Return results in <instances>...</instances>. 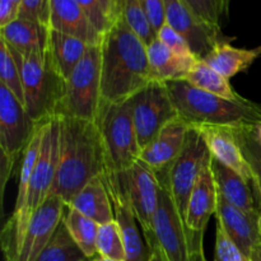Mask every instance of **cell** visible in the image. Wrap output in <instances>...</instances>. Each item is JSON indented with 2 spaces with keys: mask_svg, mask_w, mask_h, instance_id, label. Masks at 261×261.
<instances>
[{
  "mask_svg": "<svg viewBox=\"0 0 261 261\" xmlns=\"http://www.w3.org/2000/svg\"><path fill=\"white\" fill-rule=\"evenodd\" d=\"M157 38L168 48V50H171L173 54H176V55L182 56V58H196V56L194 55L193 50H191L188 41H186L177 31H175L172 27H170L167 23L158 31Z\"/></svg>",
  "mask_w": 261,
  "mask_h": 261,
  "instance_id": "obj_34",
  "label": "cell"
},
{
  "mask_svg": "<svg viewBox=\"0 0 261 261\" xmlns=\"http://www.w3.org/2000/svg\"><path fill=\"white\" fill-rule=\"evenodd\" d=\"M184 2L199 19L211 27L221 30L222 18L219 15L217 0H184Z\"/></svg>",
  "mask_w": 261,
  "mask_h": 261,
  "instance_id": "obj_35",
  "label": "cell"
},
{
  "mask_svg": "<svg viewBox=\"0 0 261 261\" xmlns=\"http://www.w3.org/2000/svg\"><path fill=\"white\" fill-rule=\"evenodd\" d=\"M214 216L217 217V222L224 227L228 236L241 250L242 254L250 259L255 247L261 244V233L257 222L259 219L252 218L245 212L227 203L222 196H219V194L217 212Z\"/></svg>",
  "mask_w": 261,
  "mask_h": 261,
  "instance_id": "obj_20",
  "label": "cell"
},
{
  "mask_svg": "<svg viewBox=\"0 0 261 261\" xmlns=\"http://www.w3.org/2000/svg\"><path fill=\"white\" fill-rule=\"evenodd\" d=\"M60 147V119L51 117L45 122L40 154L28 185L27 199L20 213L10 217L2 232V246L5 261H15L28 223L33 214L50 196L55 181Z\"/></svg>",
  "mask_w": 261,
  "mask_h": 261,
  "instance_id": "obj_3",
  "label": "cell"
},
{
  "mask_svg": "<svg viewBox=\"0 0 261 261\" xmlns=\"http://www.w3.org/2000/svg\"><path fill=\"white\" fill-rule=\"evenodd\" d=\"M152 82L185 81L198 58H182L168 50L158 38L147 46Z\"/></svg>",
  "mask_w": 261,
  "mask_h": 261,
  "instance_id": "obj_22",
  "label": "cell"
},
{
  "mask_svg": "<svg viewBox=\"0 0 261 261\" xmlns=\"http://www.w3.org/2000/svg\"><path fill=\"white\" fill-rule=\"evenodd\" d=\"M12 2L14 3L15 5H18V7L20 8V5H22V2H23V0H12Z\"/></svg>",
  "mask_w": 261,
  "mask_h": 261,
  "instance_id": "obj_48",
  "label": "cell"
},
{
  "mask_svg": "<svg viewBox=\"0 0 261 261\" xmlns=\"http://www.w3.org/2000/svg\"><path fill=\"white\" fill-rule=\"evenodd\" d=\"M102 178H103V182L106 184L110 198H111L115 221L117 222L120 229H121L125 256H126L125 261H149L150 250L145 242V239L140 234L139 227H138L139 223L133 213L129 198L122 186L120 176L105 171L102 173Z\"/></svg>",
  "mask_w": 261,
  "mask_h": 261,
  "instance_id": "obj_13",
  "label": "cell"
},
{
  "mask_svg": "<svg viewBox=\"0 0 261 261\" xmlns=\"http://www.w3.org/2000/svg\"><path fill=\"white\" fill-rule=\"evenodd\" d=\"M178 115L190 125L239 129L261 122V105L250 99L229 101L195 88L188 81L166 83Z\"/></svg>",
  "mask_w": 261,
  "mask_h": 261,
  "instance_id": "obj_4",
  "label": "cell"
},
{
  "mask_svg": "<svg viewBox=\"0 0 261 261\" xmlns=\"http://www.w3.org/2000/svg\"><path fill=\"white\" fill-rule=\"evenodd\" d=\"M250 260H251V261H261V244L257 245V246L255 247V250L252 251Z\"/></svg>",
  "mask_w": 261,
  "mask_h": 261,
  "instance_id": "obj_45",
  "label": "cell"
},
{
  "mask_svg": "<svg viewBox=\"0 0 261 261\" xmlns=\"http://www.w3.org/2000/svg\"><path fill=\"white\" fill-rule=\"evenodd\" d=\"M83 216L93 219L98 224L109 223L115 221L114 206L106 184L103 182L102 175L89 181L69 204Z\"/></svg>",
  "mask_w": 261,
  "mask_h": 261,
  "instance_id": "obj_24",
  "label": "cell"
},
{
  "mask_svg": "<svg viewBox=\"0 0 261 261\" xmlns=\"http://www.w3.org/2000/svg\"><path fill=\"white\" fill-rule=\"evenodd\" d=\"M251 133H252V137L255 138V140H256L257 144L261 147V122H259V124L251 127Z\"/></svg>",
  "mask_w": 261,
  "mask_h": 261,
  "instance_id": "obj_43",
  "label": "cell"
},
{
  "mask_svg": "<svg viewBox=\"0 0 261 261\" xmlns=\"http://www.w3.org/2000/svg\"><path fill=\"white\" fill-rule=\"evenodd\" d=\"M102 10L110 23H114L119 18L122 17V3L124 0H99Z\"/></svg>",
  "mask_w": 261,
  "mask_h": 261,
  "instance_id": "obj_40",
  "label": "cell"
},
{
  "mask_svg": "<svg viewBox=\"0 0 261 261\" xmlns=\"http://www.w3.org/2000/svg\"><path fill=\"white\" fill-rule=\"evenodd\" d=\"M59 119V163L50 195L63 199L68 206L89 181L106 171V154L96 121L65 116Z\"/></svg>",
  "mask_w": 261,
  "mask_h": 261,
  "instance_id": "obj_2",
  "label": "cell"
},
{
  "mask_svg": "<svg viewBox=\"0 0 261 261\" xmlns=\"http://www.w3.org/2000/svg\"><path fill=\"white\" fill-rule=\"evenodd\" d=\"M88 261H115V260L105 259V257H102V256H98V255H97V256H94V257H93V259H89Z\"/></svg>",
  "mask_w": 261,
  "mask_h": 261,
  "instance_id": "obj_46",
  "label": "cell"
},
{
  "mask_svg": "<svg viewBox=\"0 0 261 261\" xmlns=\"http://www.w3.org/2000/svg\"><path fill=\"white\" fill-rule=\"evenodd\" d=\"M204 234L195 233L193 234V249H191V261H208L204 254Z\"/></svg>",
  "mask_w": 261,
  "mask_h": 261,
  "instance_id": "obj_41",
  "label": "cell"
},
{
  "mask_svg": "<svg viewBox=\"0 0 261 261\" xmlns=\"http://www.w3.org/2000/svg\"><path fill=\"white\" fill-rule=\"evenodd\" d=\"M0 84L7 87L14 94L15 98L24 105V91L19 65L3 40L0 45Z\"/></svg>",
  "mask_w": 261,
  "mask_h": 261,
  "instance_id": "obj_31",
  "label": "cell"
},
{
  "mask_svg": "<svg viewBox=\"0 0 261 261\" xmlns=\"http://www.w3.org/2000/svg\"><path fill=\"white\" fill-rule=\"evenodd\" d=\"M252 126L239 127L234 129L237 140L242 148L245 157L247 162L250 163L252 168V172L255 176V193H256L257 200H260L261 196V147L256 143L255 138L251 133Z\"/></svg>",
  "mask_w": 261,
  "mask_h": 261,
  "instance_id": "obj_33",
  "label": "cell"
},
{
  "mask_svg": "<svg viewBox=\"0 0 261 261\" xmlns=\"http://www.w3.org/2000/svg\"><path fill=\"white\" fill-rule=\"evenodd\" d=\"M122 17L147 46L157 38V33L152 28L145 14L143 0H124Z\"/></svg>",
  "mask_w": 261,
  "mask_h": 261,
  "instance_id": "obj_32",
  "label": "cell"
},
{
  "mask_svg": "<svg viewBox=\"0 0 261 261\" xmlns=\"http://www.w3.org/2000/svg\"><path fill=\"white\" fill-rule=\"evenodd\" d=\"M89 43L74 36L50 30L47 54L59 75L68 81L79 61L86 55Z\"/></svg>",
  "mask_w": 261,
  "mask_h": 261,
  "instance_id": "obj_26",
  "label": "cell"
},
{
  "mask_svg": "<svg viewBox=\"0 0 261 261\" xmlns=\"http://www.w3.org/2000/svg\"><path fill=\"white\" fill-rule=\"evenodd\" d=\"M19 18L35 20L50 27V0H23Z\"/></svg>",
  "mask_w": 261,
  "mask_h": 261,
  "instance_id": "obj_36",
  "label": "cell"
},
{
  "mask_svg": "<svg viewBox=\"0 0 261 261\" xmlns=\"http://www.w3.org/2000/svg\"><path fill=\"white\" fill-rule=\"evenodd\" d=\"M50 27L35 20L18 18L0 28V37L13 50L19 54L47 51Z\"/></svg>",
  "mask_w": 261,
  "mask_h": 261,
  "instance_id": "obj_23",
  "label": "cell"
},
{
  "mask_svg": "<svg viewBox=\"0 0 261 261\" xmlns=\"http://www.w3.org/2000/svg\"><path fill=\"white\" fill-rule=\"evenodd\" d=\"M101 93L107 103L124 102L152 82L147 45L124 17L102 35Z\"/></svg>",
  "mask_w": 261,
  "mask_h": 261,
  "instance_id": "obj_1",
  "label": "cell"
},
{
  "mask_svg": "<svg viewBox=\"0 0 261 261\" xmlns=\"http://www.w3.org/2000/svg\"><path fill=\"white\" fill-rule=\"evenodd\" d=\"M194 126L200 132L213 158L241 175L255 189L254 172L242 152L233 127L217 126V125H194Z\"/></svg>",
  "mask_w": 261,
  "mask_h": 261,
  "instance_id": "obj_17",
  "label": "cell"
},
{
  "mask_svg": "<svg viewBox=\"0 0 261 261\" xmlns=\"http://www.w3.org/2000/svg\"><path fill=\"white\" fill-rule=\"evenodd\" d=\"M209 158L211 152L205 140L200 132L194 125H190L185 145L178 157L165 173L157 175L158 180L165 182L170 189L171 195L184 219L191 191Z\"/></svg>",
  "mask_w": 261,
  "mask_h": 261,
  "instance_id": "obj_8",
  "label": "cell"
},
{
  "mask_svg": "<svg viewBox=\"0 0 261 261\" xmlns=\"http://www.w3.org/2000/svg\"><path fill=\"white\" fill-rule=\"evenodd\" d=\"M259 228H260V233H261V199H260V213H259Z\"/></svg>",
  "mask_w": 261,
  "mask_h": 261,
  "instance_id": "obj_47",
  "label": "cell"
},
{
  "mask_svg": "<svg viewBox=\"0 0 261 261\" xmlns=\"http://www.w3.org/2000/svg\"><path fill=\"white\" fill-rule=\"evenodd\" d=\"M9 47V46H8ZM22 74L24 106L36 124L47 121L58 114L66 82L55 70L47 51L19 54L9 47Z\"/></svg>",
  "mask_w": 261,
  "mask_h": 261,
  "instance_id": "obj_5",
  "label": "cell"
},
{
  "mask_svg": "<svg viewBox=\"0 0 261 261\" xmlns=\"http://www.w3.org/2000/svg\"><path fill=\"white\" fill-rule=\"evenodd\" d=\"M218 190L212 172V154L201 171L195 186L189 198L185 213V223L191 232L203 233L205 232L208 222L217 212Z\"/></svg>",
  "mask_w": 261,
  "mask_h": 261,
  "instance_id": "obj_18",
  "label": "cell"
},
{
  "mask_svg": "<svg viewBox=\"0 0 261 261\" xmlns=\"http://www.w3.org/2000/svg\"><path fill=\"white\" fill-rule=\"evenodd\" d=\"M149 261H166L165 257L162 256V254L160 252V250L158 249H152L150 250V257H149Z\"/></svg>",
  "mask_w": 261,
  "mask_h": 261,
  "instance_id": "obj_44",
  "label": "cell"
},
{
  "mask_svg": "<svg viewBox=\"0 0 261 261\" xmlns=\"http://www.w3.org/2000/svg\"><path fill=\"white\" fill-rule=\"evenodd\" d=\"M229 2H231V0H217V5H218V10H219V15H221V18L226 17L227 13H228Z\"/></svg>",
  "mask_w": 261,
  "mask_h": 261,
  "instance_id": "obj_42",
  "label": "cell"
},
{
  "mask_svg": "<svg viewBox=\"0 0 261 261\" xmlns=\"http://www.w3.org/2000/svg\"><path fill=\"white\" fill-rule=\"evenodd\" d=\"M20 8L12 0H0V28L19 18Z\"/></svg>",
  "mask_w": 261,
  "mask_h": 261,
  "instance_id": "obj_39",
  "label": "cell"
},
{
  "mask_svg": "<svg viewBox=\"0 0 261 261\" xmlns=\"http://www.w3.org/2000/svg\"><path fill=\"white\" fill-rule=\"evenodd\" d=\"M130 103L140 149L147 147L168 122L178 116L167 86L161 82H150L130 98Z\"/></svg>",
  "mask_w": 261,
  "mask_h": 261,
  "instance_id": "obj_10",
  "label": "cell"
},
{
  "mask_svg": "<svg viewBox=\"0 0 261 261\" xmlns=\"http://www.w3.org/2000/svg\"><path fill=\"white\" fill-rule=\"evenodd\" d=\"M97 255L105 259L125 261V246L121 229L116 221L99 224L97 233Z\"/></svg>",
  "mask_w": 261,
  "mask_h": 261,
  "instance_id": "obj_30",
  "label": "cell"
},
{
  "mask_svg": "<svg viewBox=\"0 0 261 261\" xmlns=\"http://www.w3.org/2000/svg\"><path fill=\"white\" fill-rule=\"evenodd\" d=\"M158 208L154 217L153 242L149 250L158 249L166 261H191L193 234L178 212L165 182L160 181Z\"/></svg>",
  "mask_w": 261,
  "mask_h": 261,
  "instance_id": "obj_9",
  "label": "cell"
},
{
  "mask_svg": "<svg viewBox=\"0 0 261 261\" xmlns=\"http://www.w3.org/2000/svg\"><path fill=\"white\" fill-rule=\"evenodd\" d=\"M50 28L99 45L102 35L94 28L76 0H50Z\"/></svg>",
  "mask_w": 261,
  "mask_h": 261,
  "instance_id": "obj_21",
  "label": "cell"
},
{
  "mask_svg": "<svg viewBox=\"0 0 261 261\" xmlns=\"http://www.w3.org/2000/svg\"><path fill=\"white\" fill-rule=\"evenodd\" d=\"M189 129L190 124L178 115L143 148L139 160L152 168L155 175L165 173L182 150Z\"/></svg>",
  "mask_w": 261,
  "mask_h": 261,
  "instance_id": "obj_16",
  "label": "cell"
},
{
  "mask_svg": "<svg viewBox=\"0 0 261 261\" xmlns=\"http://www.w3.org/2000/svg\"><path fill=\"white\" fill-rule=\"evenodd\" d=\"M65 208L68 206L59 196L46 199L28 223L15 261H36L63 223Z\"/></svg>",
  "mask_w": 261,
  "mask_h": 261,
  "instance_id": "obj_14",
  "label": "cell"
},
{
  "mask_svg": "<svg viewBox=\"0 0 261 261\" xmlns=\"http://www.w3.org/2000/svg\"><path fill=\"white\" fill-rule=\"evenodd\" d=\"M64 224H65L70 237L74 240L76 246L81 249L87 259L89 260L97 256L96 241L99 227L97 222L68 206L65 217H64Z\"/></svg>",
  "mask_w": 261,
  "mask_h": 261,
  "instance_id": "obj_28",
  "label": "cell"
},
{
  "mask_svg": "<svg viewBox=\"0 0 261 261\" xmlns=\"http://www.w3.org/2000/svg\"><path fill=\"white\" fill-rule=\"evenodd\" d=\"M36 124L28 115L24 105L20 103L14 94L0 84V148L2 154L17 160L24 152Z\"/></svg>",
  "mask_w": 261,
  "mask_h": 261,
  "instance_id": "obj_12",
  "label": "cell"
},
{
  "mask_svg": "<svg viewBox=\"0 0 261 261\" xmlns=\"http://www.w3.org/2000/svg\"><path fill=\"white\" fill-rule=\"evenodd\" d=\"M83 252L81 251L74 240L69 234L65 224L59 226L55 236L41 252L36 261H87Z\"/></svg>",
  "mask_w": 261,
  "mask_h": 261,
  "instance_id": "obj_29",
  "label": "cell"
},
{
  "mask_svg": "<svg viewBox=\"0 0 261 261\" xmlns=\"http://www.w3.org/2000/svg\"><path fill=\"white\" fill-rule=\"evenodd\" d=\"M260 56L261 46L256 48H240L231 45L229 41L222 40L216 43L211 53L201 60L227 79H231L232 76L246 71Z\"/></svg>",
  "mask_w": 261,
  "mask_h": 261,
  "instance_id": "obj_25",
  "label": "cell"
},
{
  "mask_svg": "<svg viewBox=\"0 0 261 261\" xmlns=\"http://www.w3.org/2000/svg\"><path fill=\"white\" fill-rule=\"evenodd\" d=\"M102 102L101 47L91 45L66 81L56 116L96 121Z\"/></svg>",
  "mask_w": 261,
  "mask_h": 261,
  "instance_id": "obj_7",
  "label": "cell"
},
{
  "mask_svg": "<svg viewBox=\"0 0 261 261\" xmlns=\"http://www.w3.org/2000/svg\"><path fill=\"white\" fill-rule=\"evenodd\" d=\"M212 172L219 196L252 218L259 219L260 203L257 200L254 186L249 181L213 158V155H212Z\"/></svg>",
  "mask_w": 261,
  "mask_h": 261,
  "instance_id": "obj_19",
  "label": "cell"
},
{
  "mask_svg": "<svg viewBox=\"0 0 261 261\" xmlns=\"http://www.w3.org/2000/svg\"><path fill=\"white\" fill-rule=\"evenodd\" d=\"M96 124L106 154V171L125 172L140 157V145L132 114L130 99L116 103L102 102Z\"/></svg>",
  "mask_w": 261,
  "mask_h": 261,
  "instance_id": "obj_6",
  "label": "cell"
},
{
  "mask_svg": "<svg viewBox=\"0 0 261 261\" xmlns=\"http://www.w3.org/2000/svg\"><path fill=\"white\" fill-rule=\"evenodd\" d=\"M143 5L150 25L157 33L166 24L165 0H143Z\"/></svg>",
  "mask_w": 261,
  "mask_h": 261,
  "instance_id": "obj_38",
  "label": "cell"
},
{
  "mask_svg": "<svg viewBox=\"0 0 261 261\" xmlns=\"http://www.w3.org/2000/svg\"><path fill=\"white\" fill-rule=\"evenodd\" d=\"M87 261H88V260H87Z\"/></svg>",
  "mask_w": 261,
  "mask_h": 261,
  "instance_id": "obj_49",
  "label": "cell"
},
{
  "mask_svg": "<svg viewBox=\"0 0 261 261\" xmlns=\"http://www.w3.org/2000/svg\"><path fill=\"white\" fill-rule=\"evenodd\" d=\"M76 2H78L79 4H81V7L83 8V10L86 12V14L88 15L89 20H91L92 24L94 25V28H96L101 35H103V33L110 28L111 23H110V20L107 19V17L105 15L99 0H76Z\"/></svg>",
  "mask_w": 261,
  "mask_h": 261,
  "instance_id": "obj_37",
  "label": "cell"
},
{
  "mask_svg": "<svg viewBox=\"0 0 261 261\" xmlns=\"http://www.w3.org/2000/svg\"><path fill=\"white\" fill-rule=\"evenodd\" d=\"M166 23L189 42L194 55L204 59L219 41L226 40L221 30L199 19L184 0H165Z\"/></svg>",
  "mask_w": 261,
  "mask_h": 261,
  "instance_id": "obj_15",
  "label": "cell"
},
{
  "mask_svg": "<svg viewBox=\"0 0 261 261\" xmlns=\"http://www.w3.org/2000/svg\"><path fill=\"white\" fill-rule=\"evenodd\" d=\"M185 81H188L191 86L195 88L205 91L208 93L216 94L222 98L229 99V101H242L244 97L240 96L233 88H232L229 79L214 70L201 59H198L191 68L190 73L188 74Z\"/></svg>",
  "mask_w": 261,
  "mask_h": 261,
  "instance_id": "obj_27",
  "label": "cell"
},
{
  "mask_svg": "<svg viewBox=\"0 0 261 261\" xmlns=\"http://www.w3.org/2000/svg\"><path fill=\"white\" fill-rule=\"evenodd\" d=\"M129 198L133 213L143 231L148 247L153 242L154 217L158 208L161 184L157 175L143 161L138 160L129 170L119 173Z\"/></svg>",
  "mask_w": 261,
  "mask_h": 261,
  "instance_id": "obj_11",
  "label": "cell"
}]
</instances>
